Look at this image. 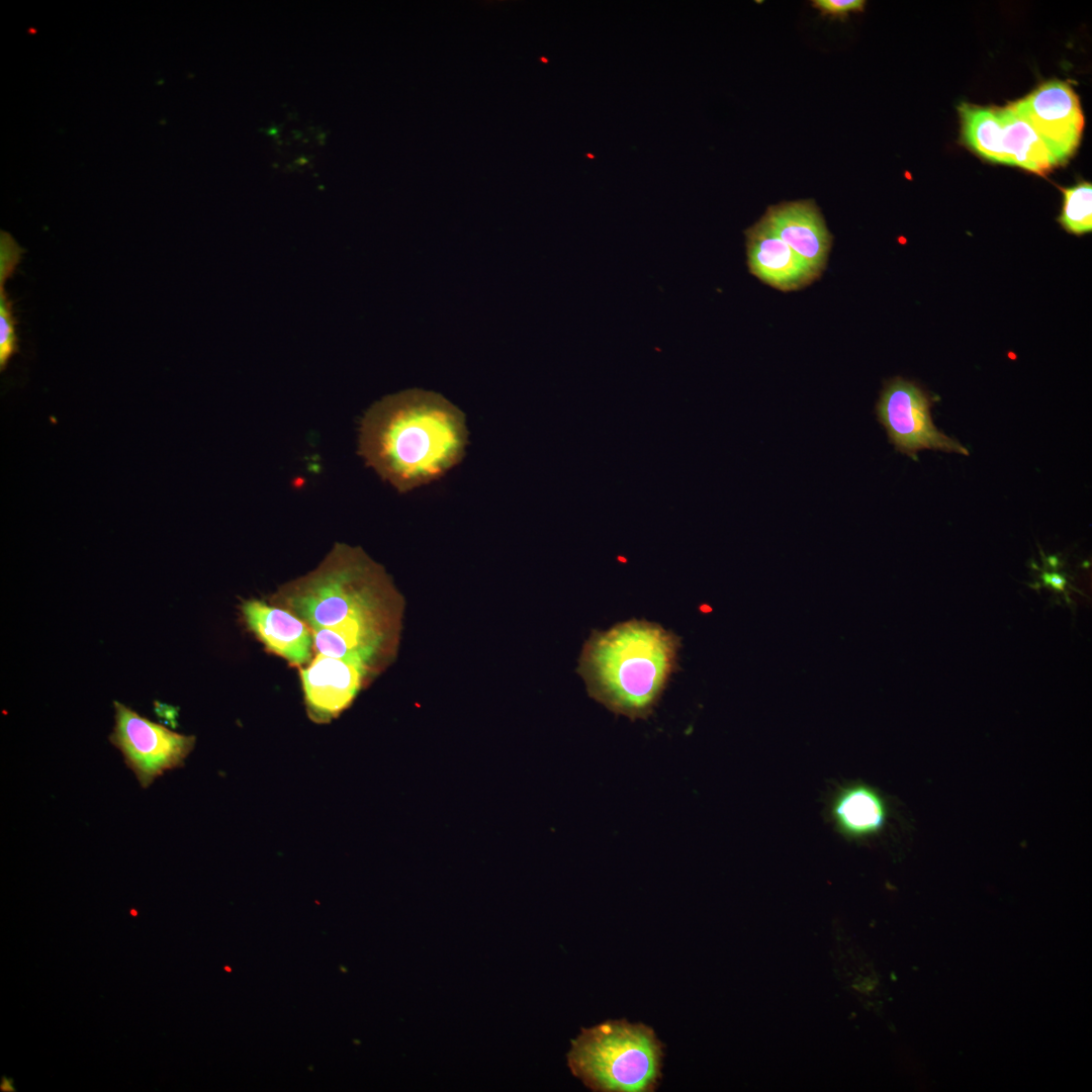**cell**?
I'll return each mask as SVG.
<instances>
[{"label": "cell", "mask_w": 1092, "mask_h": 1092, "mask_svg": "<svg viewBox=\"0 0 1092 1092\" xmlns=\"http://www.w3.org/2000/svg\"><path fill=\"white\" fill-rule=\"evenodd\" d=\"M240 609L248 628L271 652L299 667L311 661L312 631L295 615L260 600L244 601Z\"/></svg>", "instance_id": "obj_12"}, {"label": "cell", "mask_w": 1092, "mask_h": 1092, "mask_svg": "<svg viewBox=\"0 0 1092 1092\" xmlns=\"http://www.w3.org/2000/svg\"><path fill=\"white\" fill-rule=\"evenodd\" d=\"M744 235L748 270L767 285L792 291L819 277L761 217L746 229Z\"/></svg>", "instance_id": "obj_11"}, {"label": "cell", "mask_w": 1092, "mask_h": 1092, "mask_svg": "<svg viewBox=\"0 0 1092 1092\" xmlns=\"http://www.w3.org/2000/svg\"><path fill=\"white\" fill-rule=\"evenodd\" d=\"M1064 201L1061 216L1062 225L1070 233L1082 235L1092 230V185L1079 183L1063 190Z\"/></svg>", "instance_id": "obj_14"}, {"label": "cell", "mask_w": 1092, "mask_h": 1092, "mask_svg": "<svg viewBox=\"0 0 1092 1092\" xmlns=\"http://www.w3.org/2000/svg\"><path fill=\"white\" fill-rule=\"evenodd\" d=\"M0 248V287H2L19 263L22 250L9 235L3 232Z\"/></svg>", "instance_id": "obj_16"}, {"label": "cell", "mask_w": 1092, "mask_h": 1092, "mask_svg": "<svg viewBox=\"0 0 1092 1092\" xmlns=\"http://www.w3.org/2000/svg\"><path fill=\"white\" fill-rule=\"evenodd\" d=\"M18 352L16 320L12 303L4 287H0V368L3 371L10 358Z\"/></svg>", "instance_id": "obj_15"}, {"label": "cell", "mask_w": 1092, "mask_h": 1092, "mask_svg": "<svg viewBox=\"0 0 1092 1092\" xmlns=\"http://www.w3.org/2000/svg\"><path fill=\"white\" fill-rule=\"evenodd\" d=\"M1011 105L1034 129L1058 165L1073 156L1080 144L1084 116L1079 97L1069 84L1045 82Z\"/></svg>", "instance_id": "obj_8"}, {"label": "cell", "mask_w": 1092, "mask_h": 1092, "mask_svg": "<svg viewBox=\"0 0 1092 1092\" xmlns=\"http://www.w3.org/2000/svg\"><path fill=\"white\" fill-rule=\"evenodd\" d=\"M224 970H225L226 972H232V969H231V968H229V966H225V967H224Z\"/></svg>", "instance_id": "obj_21"}, {"label": "cell", "mask_w": 1092, "mask_h": 1092, "mask_svg": "<svg viewBox=\"0 0 1092 1092\" xmlns=\"http://www.w3.org/2000/svg\"><path fill=\"white\" fill-rule=\"evenodd\" d=\"M299 675L309 718L328 723L351 705L373 673L357 664L314 654L308 664L299 667Z\"/></svg>", "instance_id": "obj_9"}, {"label": "cell", "mask_w": 1092, "mask_h": 1092, "mask_svg": "<svg viewBox=\"0 0 1092 1092\" xmlns=\"http://www.w3.org/2000/svg\"><path fill=\"white\" fill-rule=\"evenodd\" d=\"M663 1044L654 1030L625 1019L582 1028L571 1040V1073L593 1091L652 1092L661 1079Z\"/></svg>", "instance_id": "obj_4"}, {"label": "cell", "mask_w": 1092, "mask_h": 1092, "mask_svg": "<svg viewBox=\"0 0 1092 1092\" xmlns=\"http://www.w3.org/2000/svg\"><path fill=\"white\" fill-rule=\"evenodd\" d=\"M130 913H131V915H132V916H136V915H138V913H136V912H135V911H134L133 909H132V910L130 911Z\"/></svg>", "instance_id": "obj_20"}, {"label": "cell", "mask_w": 1092, "mask_h": 1092, "mask_svg": "<svg viewBox=\"0 0 1092 1092\" xmlns=\"http://www.w3.org/2000/svg\"><path fill=\"white\" fill-rule=\"evenodd\" d=\"M310 630L367 626L400 634L403 599L384 567L361 547L336 543L310 572L272 596Z\"/></svg>", "instance_id": "obj_3"}, {"label": "cell", "mask_w": 1092, "mask_h": 1092, "mask_svg": "<svg viewBox=\"0 0 1092 1092\" xmlns=\"http://www.w3.org/2000/svg\"><path fill=\"white\" fill-rule=\"evenodd\" d=\"M1042 579L1048 585L1058 590H1064L1067 584L1065 577L1057 572H1045Z\"/></svg>", "instance_id": "obj_18"}, {"label": "cell", "mask_w": 1092, "mask_h": 1092, "mask_svg": "<svg viewBox=\"0 0 1092 1092\" xmlns=\"http://www.w3.org/2000/svg\"><path fill=\"white\" fill-rule=\"evenodd\" d=\"M464 413L442 394L414 388L373 403L359 427L358 453L398 492L444 477L465 456Z\"/></svg>", "instance_id": "obj_1"}, {"label": "cell", "mask_w": 1092, "mask_h": 1092, "mask_svg": "<svg viewBox=\"0 0 1092 1092\" xmlns=\"http://www.w3.org/2000/svg\"><path fill=\"white\" fill-rule=\"evenodd\" d=\"M680 646V637L660 624L630 619L608 630H593L576 672L588 696L609 711L645 720L679 668Z\"/></svg>", "instance_id": "obj_2"}, {"label": "cell", "mask_w": 1092, "mask_h": 1092, "mask_svg": "<svg viewBox=\"0 0 1092 1092\" xmlns=\"http://www.w3.org/2000/svg\"><path fill=\"white\" fill-rule=\"evenodd\" d=\"M761 218L817 275L825 269L832 236L813 199L784 201L767 207Z\"/></svg>", "instance_id": "obj_10"}, {"label": "cell", "mask_w": 1092, "mask_h": 1092, "mask_svg": "<svg viewBox=\"0 0 1092 1092\" xmlns=\"http://www.w3.org/2000/svg\"><path fill=\"white\" fill-rule=\"evenodd\" d=\"M0 1091L2 1092H16L13 1085V1079L6 1076L1 1077Z\"/></svg>", "instance_id": "obj_19"}, {"label": "cell", "mask_w": 1092, "mask_h": 1092, "mask_svg": "<svg viewBox=\"0 0 1092 1092\" xmlns=\"http://www.w3.org/2000/svg\"><path fill=\"white\" fill-rule=\"evenodd\" d=\"M831 812L841 832L856 839L879 834L888 818V807L883 796L863 784L842 789L834 799Z\"/></svg>", "instance_id": "obj_13"}, {"label": "cell", "mask_w": 1092, "mask_h": 1092, "mask_svg": "<svg viewBox=\"0 0 1092 1092\" xmlns=\"http://www.w3.org/2000/svg\"><path fill=\"white\" fill-rule=\"evenodd\" d=\"M114 726L109 741L122 754L143 788L165 771L179 767L195 744V737L177 733L114 701Z\"/></svg>", "instance_id": "obj_6"}, {"label": "cell", "mask_w": 1092, "mask_h": 1092, "mask_svg": "<svg viewBox=\"0 0 1092 1092\" xmlns=\"http://www.w3.org/2000/svg\"><path fill=\"white\" fill-rule=\"evenodd\" d=\"M963 136L975 153L992 162L1043 175L1058 166L1034 129L1012 107H959Z\"/></svg>", "instance_id": "obj_5"}, {"label": "cell", "mask_w": 1092, "mask_h": 1092, "mask_svg": "<svg viewBox=\"0 0 1092 1092\" xmlns=\"http://www.w3.org/2000/svg\"><path fill=\"white\" fill-rule=\"evenodd\" d=\"M863 0H814L812 6L823 15L844 19L850 12L862 11Z\"/></svg>", "instance_id": "obj_17"}, {"label": "cell", "mask_w": 1092, "mask_h": 1092, "mask_svg": "<svg viewBox=\"0 0 1092 1092\" xmlns=\"http://www.w3.org/2000/svg\"><path fill=\"white\" fill-rule=\"evenodd\" d=\"M930 401L914 382L901 377L888 381L876 404V415L896 451L917 460L922 449H937L968 455L958 441L947 437L932 423Z\"/></svg>", "instance_id": "obj_7"}]
</instances>
